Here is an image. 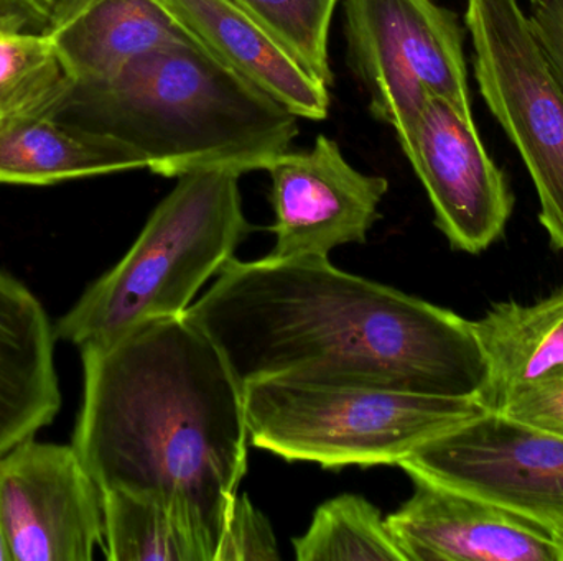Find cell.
I'll use <instances>...</instances> for the list:
<instances>
[{
  "label": "cell",
  "instance_id": "cell-1",
  "mask_svg": "<svg viewBox=\"0 0 563 561\" xmlns=\"http://www.w3.org/2000/svg\"><path fill=\"white\" fill-rule=\"evenodd\" d=\"M187 315L241 389L282 379L479 401L488 375L473 322L328 257H231Z\"/></svg>",
  "mask_w": 563,
  "mask_h": 561
},
{
  "label": "cell",
  "instance_id": "cell-2",
  "mask_svg": "<svg viewBox=\"0 0 563 561\" xmlns=\"http://www.w3.org/2000/svg\"><path fill=\"white\" fill-rule=\"evenodd\" d=\"M73 447L101 491L170 507L217 552L246 474L243 389L207 333L184 315L151 319L81 349Z\"/></svg>",
  "mask_w": 563,
  "mask_h": 561
},
{
  "label": "cell",
  "instance_id": "cell-3",
  "mask_svg": "<svg viewBox=\"0 0 563 561\" xmlns=\"http://www.w3.org/2000/svg\"><path fill=\"white\" fill-rule=\"evenodd\" d=\"M58 117L125 142L165 178L267 170L298 135L294 112L197 42L152 49L106 81L76 85Z\"/></svg>",
  "mask_w": 563,
  "mask_h": 561
},
{
  "label": "cell",
  "instance_id": "cell-4",
  "mask_svg": "<svg viewBox=\"0 0 563 561\" xmlns=\"http://www.w3.org/2000/svg\"><path fill=\"white\" fill-rule=\"evenodd\" d=\"M241 171H195L155 207L129 253L56 322V339L106 345L141 323L184 315L251 233Z\"/></svg>",
  "mask_w": 563,
  "mask_h": 561
},
{
  "label": "cell",
  "instance_id": "cell-5",
  "mask_svg": "<svg viewBox=\"0 0 563 561\" xmlns=\"http://www.w3.org/2000/svg\"><path fill=\"white\" fill-rule=\"evenodd\" d=\"M243 401L251 444L327 470L399 464L486 412L476 397L282 379L247 384Z\"/></svg>",
  "mask_w": 563,
  "mask_h": 561
},
{
  "label": "cell",
  "instance_id": "cell-6",
  "mask_svg": "<svg viewBox=\"0 0 563 561\" xmlns=\"http://www.w3.org/2000/svg\"><path fill=\"white\" fill-rule=\"evenodd\" d=\"M347 63L407 158L429 96L472 114L459 15L435 0H341Z\"/></svg>",
  "mask_w": 563,
  "mask_h": 561
},
{
  "label": "cell",
  "instance_id": "cell-7",
  "mask_svg": "<svg viewBox=\"0 0 563 561\" xmlns=\"http://www.w3.org/2000/svg\"><path fill=\"white\" fill-rule=\"evenodd\" d=\"M476 82L538 191L539 221L563 250V89L518 0H468Z\"/></svg>",
  "mask_w": 563,
  "mask_h": 561
},
{
  "label": "cell",
  "instance_id": "cell-8",
  "mask_svg": "<svg viewBox=\"0 0 563 561\" xmlns=\"http://www.w3.org/2000/svg\"><path fill=\"white\" fill-rule=\"evenodd\" d=\"M399 467L563 537V438L499 412L452 428Z\"/></svg>",
  "mask_w": 563,
  "mask_h": 561
},
{
  "label": "cell",
  "instance_id": "cell-9",
  "mask_svg": "<svg viewBox=\"0 0 563 561\" xmlns=\"http://www.w3.org/2000/svg\"><path fill=\"white\" fill-rule=\"evenodd\" d=\"M0 526L12 561H91L102 496L71 445L35 437L0 455Z\"/></svg>",
  "mask_w": 563,
  "mask_h": 561
},
{
  "label": "cell",
  "instance_id": "cell-10",
  "mask_svg": "<svg viewBox=\"0 0 563 561\" xmlns=\"http://www.w3.org/2000/svg\"><path fill=\"white\" fill-rule=\"evenodd\" d=\"M409 161L452 249L482 254L505 234L515 193L482 144L473 115L429 96Z\"/></svg>",
  "mask_w": 563,
  "mask_h": 561
},
{
  "label": "cell",
  "instance_id": "cell-11",
  "mask_svg": "<svg viewBox=\"0 0 563 561\" xmlns=\"http://www.w3.org/2000/svg\"><path fill=\"white\" fill-rule=\"evenodd\" d=\"M267 171L274 257H328L336 247L366 243L389 190L386 178L356 170L327 135H318L310 150L285 152Z\"/></svg>",
  "mask_w": 563,
  "mask_h": 561
},
{
  "label": "cell",
  "instance_id": "cell-12",
  "mask_svg": "<svg viewBox=\"0 0 563 561\" xmlns=\"http://www.w3.org/2000/svg\"><path fill=\"white\" fill-rule=\"evenodd\" d=\"M413 494L386 519L406 561H563V537L495 504L409 474Z\"/></svg>",
  "mask_w": 563,
  "mask_h": 561
},
{
  "label": "cell",
  "instance_id": "cell-13",
  "mask_svg": "<svg viewBox=\"0 0 563 561\" xmlns=\"http://www.w3.org/2000/svg\"><path fill=\"white\" fill-rule=\"evenodd\" d=\"M161 2L205 49L273 96L298 119H327L330 88L234 0Z\"/></svg>",
  "mask_w": 563,
  "mask_h": 561
},
{
  "label": "cell",
  "instance_id": "cell-14",
  "mask_svg": "<svg viewBox=\"0 0 563 561\" xmlns=\"http://www.w3.org/2000/svg\"><path fill=\"white\" fill-rule=\"evenodd\" d=\"M55 325L42 302L0 270V455L35 437L62 407Z\"/></svg>",
  "mask_w": 563,
  "mask_h": 561
},
{
  "label": "cell",
  "instance_id": "cell-15",
  "mask_svg": "<svg viewBox=\"0 0 563 561\" xmlns=\"http://www.w3.org/2000/svg\"><path fill=\"white\" fill-rule=\"evenodd\" d=\"M45 33L76 85L106 81L152 49L197 42L161 0H65Z\"/></svg>",
  "mask_w": 563,
  "mask_h": 561
},
{
  "label": "cell",
  "instance_id": "cell-16",
  "mask_svg": "<svg viewBox=\"0 0 563 561\" xmlns=\"http://www.w3.org/2000/svg\"><path fill=\"white\" fill-rule=\"evenodd\" d=\"M142 168L147 160L131 145L58 115L0 122V184L46 187Z\"/></svg>",
  "mask_w": 563,
  "mask_h": 561
},
{
  "label": "cell",
  "instance_id": "cell-17",
  "mask_svg": "<svg viewBox=\"0 0 563 561\" xmlns=\"http://www.w3.org/2000/svg\"><path fill=\"white\" fill-rule=\"evenodd\" d=\"M488 375L479 402L499 412L532 385L563 378V287L532 303H495L473 322Z\"/></svg>",
  "mask_w": 563,
  "mask_h": 561
},
{
  "label": "cell",
  "instance_id": "cell-18",
  "mask_svg": "<svg viewBox=\"0 0 563 561\" xmlns=\"http://www.w3.org/2000/svg\"><path fill=\"white\" fill-rule=\"evenodd\" d=\"M109 561H213V550L184 517L151 497L101 491Z\"/></svg>",
  "mask_w": 563,
  "mask_h": 561
},
{
  "label": "cell",
  "instance_id": "cell-19",
  "mask_svg": "<svg viewBox=\"0 0 563 561\" xmlns=\"http://www.w3.org/2000/svg\"><path fill=\"white\" fill-rule=\"evenodd\" d=\"M75 86L45 32L23 29L0 13V122L59 115Z\"/></svg>",
  "mask_w": 563,
  "mask_h": 561
},
{
  "label": "cell",
  "instance_id": "cell-20",
  "mask_svg": "<svg viewBox=\"0 0 563 561\" xmlns=\"http://www.w3.org/2000/svg\"><path fill=\"white\" fill-rule=\"evenodd\" d=\"M294 549L298 561H406L379 509L353 494L321 504Z\"/></svg>",
  "mask_w": 563,
  "mask_h": 561
},
{
  "label": "cell",
  "instance_id": "cell-21",
  "mask_svg": "<svg viewBox=\"0 0 563 561\" xmlns=\"http://www.w3.org/2000/svg\"><path fill=\"white\" fill-rule=\"evenodd\" d=\"M253 15L320 81L330 88L328 42L331 20L341 0H234Z\"/></svg>",
  "mask_w": 563,
  "mask_h": 561
},
{
  "label": "cell",
  "instance_id": "cell-22",
  "mask_svg": "<svg viewBox=\"0 0 563 561\" xmlns=\"http://www.w3.org/2000/svg\"><path fill=\"white\" fill-rule=\"evenodd\" d=\"M269 520L251 504L250 497H234L218 542L213 561L279 560Z\"/></svg>",
  "mask_w": 563,
  "mask_h": 561
},
{
  "label": "cell",
  "instance_id": "cell-23",
  "mask_svg": "<svg viewBox=\"0 0 563 561\" xmlns=\"http://www.w3.org/2000/svg\"><path fill=\"white\" fill-rule=\"evenodd\" d=\"M499 414L563 438V378L518 392Z\"/></svg>",
  "mask_w": 563,
  "mask_h": 561
},
{
  "label": "cell",
  "instance_id": "cell-24",
  "mask_svg": "<svg viewBox=\"0 0 563 561\" xmlns=\"http://www.w3.org/2000/svg\"><path fill=\"white\" fill-rule=\"evenodd\" d=\"M529 20L563 89V0H531Z\"/></svg>",
  "mask_w": 563,
  "mask_h": 561
},
{
  "label": "cell",
  "instance_id": "cell-25",
  "mask_svg": "<svg viewBox=\"0 0 563 561\" xmlns=\"http://www.w3.org/2000/svg\"><path fill=\"white\" fill-rule=\"evenodd\" d=\"M63 0H0V13L26 30L45 32Z\"/></svg>",
  "mask_w": 563,
  "mask_h": 561
},
{
  "label": "cell",
  "instance_id": "cell-26",
  "mask_svg": "<svg viewBox=\"0 0 563 561\" xmlns=\"http://www.w3.org/2000/svg\"><path fill=\"white\" fill-rule=\"evenodd\" d=\"M0 561H12L9 546H7L5 536H3L2 526H0Z\"/></svg>",
  "mask_w": 563,
  "mask_h": 561
},
{
  "label": "cell",
  "instance_id": "cell-27",
  "mask_svg": "<svg viewBox=\"0 0 563 561\" xmlns=\"http://www.w3.org/2000/svg\"><path fill=\"white\" fill-rule=\"evenodd\" d=\"M63 2H65V0H63ZM62 5H63V3H62Z\"/></svg>",
  "mask_w": 563,
  "mask_h": 561
}]
</instances>
